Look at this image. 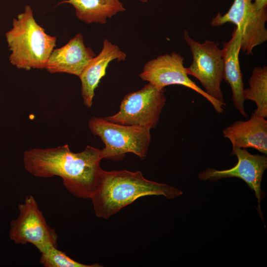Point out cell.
<instances>
[{"mask_svg":"<svg viewBox=\"0 0 267 267\" xmlns=\"http://www.w3.org/2000/svg\"><path fill=\"white\" fill-rule=\"evenodd\" d=\"M63 3L71 4L78 18L87 24H105L108 18L126 10L119 0H66L59 4Z\"/></svg>","mask_w":267,"mask_h":267,"instance_id":"15","label":"cell"},{"mask_svg":"<svg viewBox=\"0 0 267 267\" xmlns=\"http://www.w3.org/2000/svg\"><path fill=\"white\" fill-rule=\"evenodd\" d=\"M222 134L230 140L232 147L252 148L265 155L267 154L266 118L251 115L247 121H236L224 129Z\"/></svg>","mask_w":267,"mask_h":267,"instance_id":"14","label":"cell"},{"mask_svg":"<svg viewBox=\"0 0 267 267\" xmlns=\"http://www.w3.org/2000/svg\"><path fill=\"white\" fill-rule=\"evenodd\" d=\"M10 63L19 69L45 68L56 38L47 34L36 21L30 5L13 19L12 28L5 33Z\"/></svg>","mask_w":267,"mask_h":267,"instance_id":"3","label":"cell"},{"mask_svg":"<svg viewBox=\"0 0 267 267\" xmlns=\"http://www.w3.org/2000/svg\"><path fill=\"white\" fill-rule=\"evenodd\" d=\"M19 214L10 223L9 236L16 244L31 243L41 253L48 247H57L58 235L46 223L42 212L32 195L19 204Z\"/></svg>","mask_w":267,"mask_h":267,"instance_id":"8","label":"cell"},{"mask_svg":"<svg viewBox=\"0 0 267 267\" xmlns=\"http://www.w3.org/2000/svg\"><path fill=\"white\" fill-rule=\"evenodd\" d=\"M182 194L172 186L147 179L139 171L103 170L100 185L90 199L96 217L108 219L144 196L163 195L173 199Z\"/></svg>","mask_w":267,"mask_h":267,"instance_id":"2","label":"cell"},{"mask_svg":"<svg viewBox=\"0 0 267 267\" xmlns=\"http://www.w3.org/2000/svg\"><path fill=\"white\" fill-rule=\"evenodd\" d=\"M95 54L77 34L64 46L52 50L45 69L51 73H66L79 77Z\"/></svg>","mask_w":267,"mask_h":267,"instance_id":"11","label":"cell"},{"mask_svg":"<svg viewBox=\"0 0 267 267\" xmlns=\"http://www.w3.org/2000/svg\"><path fill=\"white\" fill-rule=\"evenodd\" d=\"M40 263L45 267H99L97 264L86 265L79 263L59 250L57 247L50 246L41 253Z\"/></svg>","mask_w":267,"mask_h":267,"instance_id":"17","label":"cell"},{"mask_svg":"<svg viewBox=\"0 0 267 267\" xmlns=\"http://www.w3.org/2000/svg\"><path fill=\"white\" fill-rule=\"evenodd\" d=\"M231 154L235 155L238 159L234 167L223 170L208 168L200 173L198 178L210 181L232 177L242 179L254 191L258 199V211L263 219L260 202L265 192L261 190V185L263 174L267 168V157L265 154H252L246 148L239 147H232Z\"/></svg>","mask_w":267,"mask_h":267,"instance_id":"10","label":"cell"},{"mask_svg":"<svg viewBox=\"0 0 267 267\" xmlns=\"http://www.w3.org/2000/svg\"><path fill=\"white\" fill-rule=\"evenodd\" d=\"M253 3L255 7L259 10L267 8V0H254Z\"/></svg>","mask_w":267,"mask_h":267,"instance_id":"18","label":"cell"},{"mask_svg":"<svg viewBox=\"0 0 267 267\" xmlns=\"http://www.w3.org/2000/svg\"><path fill=\"white\" fill-rule=\"evenodd\" d=\"M240 50L241 35L239 29L235 27L231 39L223 44V79L231 88L234 107L243 117H247L244 107V84L239 60Z\"/></svg>","mask_w":267,"mask_h":267,"instance_id":"13","label":"cell"},{"mask_svg":"<svg viewBox=\"0 0 267 267\" xmlns=\"http://www.w3.org/2000/svg\"><path fill=\"white\" fill-rule=\"evenodd\" d=\"M102 159L101 150L89 145L78 153L72 152L65 144L32 148L23 155L24 168L29 173L43 178L58 176L69 192L83 199L90 198L100 185Z\"/></svg>","mask_w":267,"mask_h":267,"instance_id":"1","label":"cell"},{"mask_svg":"<svg viewBox=\"0 0 267 267\" xmlns=\"http://www.w3.org/2000/svg\"><path fill=\"white\" fill-rule=\"evenodd\" d=\"M183 60L175 52L159 55L145 63L140 77L159 88L178 85L191 89L206 98L218 113H223L226 105L211 97L188 77Z\"/></svg>","mask_w":267,"mask_h":267,"instance_id":"9","label":"cell"},{"mask_svg":"<svg viewBox=\"0 0 267 267\" xmlns=\"http://www.w3.org/2000/svg\"><path fill=\"white\" fill-rule=\"evenodd\" d=\"M183 37L193 59L190 66L186 68L187 75L198 79L209 96L226 105L221 88L224 71L222 49L213 41L206 40L200 43L195 41L186 30Z\"/></svg>","mask_w":267,"mask_h":267,"instance_id":"6","label":"cell"},{"mask_svg":"<svg viewBox=\"0 0 267 267\" xmlns=\"http://www.w3.org/2000/svg\"><path fill=\"white\" fill-rule=\"evenodd\" d=\"M89 127L105 144L101 150L103 159L120 161L127 153H132L140 159H145L151 141L148 129L112 123L104 118L92 117Z\"/></svg>","mask_w":267,"mask_h":267,"instance_id":"4","label":"cell"},{"mask_svg":"<svg viewBox=\"0 0 267 267\" xmlns=\"http://www.w3.org/2000/svg\"><path fill=\"white\" fill-rule=\"evenodd\" d=\"M165 88H159L148 83L141 89L127 94L119 112L104 119L120 125L150 130L157 125L165 105Z\"/></svg>","mask_w":267,"mask_h":267,"instance_id":"5","label":"cell"},{"mask_svg":"<svg viewBox=\"0 0 267 267\" xmlns=\"http://www.w3.org/2000/svg\"><path fill=\"white\" fill-rule=\"evenodd\" d=\"M126 56V54L118 45L113 44L107 39L104 40L100 53L90 61L79 77L82 84L83 103L86 106H91L95 89L101 78L105 76L109 64L114 60L124 61Z\"/></svg>","mask_w":267,"mask_h":267,"instance_id":"12","label":"cell"},{"mask_svg":"<svg viewBox=\"0 0 267 267\" xmlns=\"http://www.w3.org/2000/svg\"><path fill=\"white\" fill-rule=\"evenodd\" d=\"M148 0H140L141 1L143 2H146Z\"/></svg>","mask_w":267,"mask_h":267,"instance_id":"19","label":"cell"},{"mask_svg":"<svg viewBox=\"0 0 267 267\" xmlns=\"http://www.w3.org/2000/svg\"><path fill=\"white\" fill-rule=\"evenodd\" d=\"M252 0H234L226 13H218L211 22L214 27L234 24L241 35V50L247 55H252L254 48L267 40V8L257 9Z\"/></svg>","mask_w":267,"mask_h":267,"instance_id":"7","label":"cell"},{"mask_svg":"<svg viewBox=\"0 0 267 267\" xmlns=\"http://www.w3.org/2000/svg\"><path fill=\"white\" fill-rule=\"evenodd\" d=\"M248 84L243 90L244 99L254 101L257 106L251 115L267 118V66L254 68Z\"/></svg>","mask_w":267,"mask_h":267,"instance_id":"16","label":"cell"}]
</instances>
